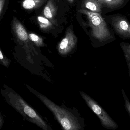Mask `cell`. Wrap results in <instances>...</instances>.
Segmentation results:
<instances>
[{"mask_svg":"<svg viewBox=\"0 0 130 130\" xmlns=\"http://www.w3.org/2000/svg\"><path fill=\"white\" fill-rule=\"evenodd\" d=\"M37 96L52 113L62 130H84L85 120L77 110L57 105L43 95Z\"/></svg>","mask_w":130,"mask_h":130,"instance_id":"obj_1","label":"cell"},{"mask_svg":"<svg viewBox=\"0 0 130 130\" xmlns=\"http://www.w3.org/2000/svg\"><path fill=\"white\" fill-rule=\"evenodd\" d=\"M79 11L87 16L91 29L92 35L99 42L108 43L116 40L113 30L110 28L101 14L93 13L84 9Z\"/></svg>","mask_w":130,"mask_h":130,"instance_id":"obj_2","label":"cell"},{"mask_svg":"<svg viewBox=\"0 0 130 130\" xmlns=\"http://www.w3.org/2000/svg\"><path fill=\"white\" fill-rule=\"evenodd\" d=\"M9 103L26 120L42 130H53L34 109L18 95L10 96Z\"/></svg>","mask_w":130,"mask_h":130,"instance_id":"obj_3","label":"cell"},{"mask_svg":"<svg viewBox=\"0 0 130 130\" xmlns=\"http://www.w3.org/2000/svg\"><path fill=\"white\" fill-rule=\"evenodd\" d=\"M79 92L87 105L98 116L102 125L104 127L110 130H115L118 128V126L117 123L111 118L101 106L86 93L82 91Z\"/></svg>","mask_w":130,"mask_h":130,"instance_id":"obj_4","label":"cell"},{"mask_svg":"<svg viewBox=\"0 0 130 130\" xmlns=\"http://www.w3.org/2000/svg\"><path fill=\"white\" fill-rule=\"evenodd\" d=\"M109 24L115 34L123 39H130V23L126 17L120 14L110 17Z\"/></svg>","mask_w":130,"mask_h":130,"instance_id":"obj_5","label":"cell"},{"mask_svg":"<svg viewBox=\"0 0 130 130\" xmlns=\"http://www.w3.org/2000/svg\"><path fill=\"white\" fill-rule=\"evenodd\" d=\"M77 37L71 29L67 30L64 38L59 43L58 50L59 54L65 55L71 52L77 42Z\"/></svg>","mask_w":130,"mask_h":130,"instance_id":"obj_6","label":"cell"},{"mask_svg":"<svg viewBox=\"0 0 130 130\" xmlns=\"http://www.w3.org/2000/svg\"><path fill=\"white\" fill-rule=\"evenodd\" d=\"M57 12V8L53 0H48L44 7L43 14L45 17L49 20L53 24H56L55 17Z\"/></svg>","mask_w":130,"mask_h":130,"instance_id":"obj_7","label":"cell"},{"mask_svg":"<svg viewBox=\"0 0 130 130\" xmlns=\"http://www.w3.org/2000/svg\"><path fill=\"white\" fill-rule=\"evenodd\" d=\"M13 28L16 35L21 40L26 41L28 40V34L26 29L20 22L14 17L13 20Z\"/></svg>","mask_w":130,"mask_h":130,"instance_id":"obj_8","label":"cell"},{"mask_svg":"<svg viewBox=\"0 0 130 130\" xmlns=\"http://www.w3.org/2000/svg\"><path fill=\"white\" fill-rule=\"evenodd\" d=\"M129 0H98L102 7L112 10L120 9L124 6Z\"/></svg>","mask_w":130,"mask_h":130,"instance_id":"obj_9","label":"cell"},{"mask_svg":"<svg viewBox=\"0 0 130 130\" xmlns=\"http://www.w3.org/2000/svg\"><path fill=\"white\" fill-rule=\"evenodd\" d=\"M82 7L93 13L101 14L102 11V7L98 0H83Z\"/></svg>","mask_w":130,"mask_h":130,"instance_id":"obj_10","label":"cell"},{"mask_svg":"<svg viewBox=\"0 0 130 130\" xmlns=\"http://www.w3.org/2000/svg\"><path fill=\"white\" fill-rule=\"evenodd\" d=\"M46 0H24L22 6L26 10H32L40 7Z\"/></svg>","mask_w":130,"mask_h":130,"instance_id":"obj_11","label":"cell"},{"mask_svg":"<svg viewBox=\"0 0 130 130\" xmlns=\"http://www.w3.org/2000/svg\"><path fill=\"white\" fill-rule=\"evenodd\" d=\"M37 21L40 28L42 29L46 30L52 27L53 24L46 18L39 16L37 17Z\"/></svg>","mask_w":130,"mask_h":130,"instance_id":"obj_12","label":"cell"},{"mask_svg":"<svg viewBox=\"0 0 130 130\" xmlns=\"http://www.w3.org/2000/svg\"><path fill=\"white\" fill-rule=\"evenodd\" d=\"M120 45L123 50L126 62H130V43L122 42L120 43Z\"/></svg>","mask_w":130,"mask_h":130,"instance_id":"obj_13","label":"cell"},{"mask_svg":"<svg viewBox=\"0 0 130 130\" xmlns=\"http://www.w3.org/2000/svg\"><path fill=\"white\" fill-rule=\"evenodd\" d=\"M30 39L38 46H41L43 45V40L41 37L34 34L31 33L29 34V36Z\"/></svg>","mask_w":130,"mask_h":130,"instance_id":"obj_14","label":"cell"},{"mask_svg":"<svg viewBox=\"0 0 130 130\" xmlns=\"http://www.w3.org/2000/svg\"><path fill=\"white\" fill-rule=\"evenodd\" d=\"M121 92H122V95H123L124 100V106H125V108L130 116V102L129 100L126 95L124 89H123L121 90Z\"/></svg>","mask_w":130,"mask_h":130,"instance_id":"obj_15","label":"cell"},{"mask_svg":"<svg viewBox=\"0 0 130 130\" xmlns=\"http://www.w3.org/2000/svg\"><path fill=\"white\" fill-rule=\"evenodd\" d=\"M8 0H0V17L3 14L6 8Z\"/></svg>","mask_w":130,"mask_h":130,"instance_id":"obj_16","label":"cell"},{"mask_svg":"<svg viewBox=\"0 0 130 130\" xmlns=\"http://www.w3.org/2000/svg\"><path fill=\"white\" fill-rule=\"evenodd\" d=\"M127 67H128V73H129V75L130 78V62H127Z\"/></svg>","mask_w":130,"mask_h":130,"instance_id":"obj_17","label":"cell"},{"mask_svg":"<svg viewBox=\"0 0 130 130\" xmlns=\"http://www.w3.org/2000/svg\"><path fill=\"white\" fill-rule=\"evenodd\" d=\"M4 59V56H3V55H2L1 51V50H0V60L3 61Z\"/></svg>","mask_w":130,"mask_h":130,"instance_id":"obj_18","label":"cell"},{"mask_svg":"<svg viewBox=\"0 0 130 130\" xmlns=\"http://www.w3.org/2000/svg\"><path fill=\"white\" fill-rule=\"evenodd\" d=\"M2 123H3V121H2V118L0 115V128L2 126Z\"/></svg>","mask_w":130,"mask_h":130,"instance_id":"obj_19","label":"cell"},{"mask_svg":"<svg viewBox=\"0 0 130 130\" xmlns=\"http://www.w3.org/2000/svg\"><path fill=\"white\" fill-rule=\"evenodd\" d=\"M70 3H72L75 0H67Z\"/></svg>","mask_w":130,"mask_h":130,"instance_id":"obj_20","label":"cell"}]
</instances>
